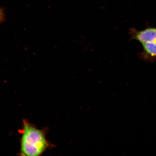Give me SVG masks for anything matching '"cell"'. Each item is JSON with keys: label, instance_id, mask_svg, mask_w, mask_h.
<instances>
[{"label": "cell", "instance_id": "obj_1", "mask_svg": "<svg viewBox=\"0 0 156 156\" xmlns=\"http://www.w3.org/2000/svg\"><path fill=\"white\" fill-rule=\"evenodd\" d=\"M48 146L43 130L38 129L27 122H24L21 140V155L40 156Z\"/></svg>", "mask_w": 156, "mask_h": 156}, {"label": "cell", "instance_id": "obj_2", "mask_svg": "<svg viewBox=\"0 0 156 156\" xmlns=\"http://www.w3.org/2000/svg\"><path fill=\"white\" fill-rule=\"evenodd\" d=\"M129 34L131 38L130 40H136L141 44L156 42V28L148 26L141 31L132 28L129 29Z\"/></svg>", "mask_w": 156, "mask_h": 156}, {"label": "cell", "instance_id": "obj_4", "mask_svg": "<svg viewBox=\"0 0 156 156\" xmlns=\"http://www.w3.org/2000/svg\"><path fill=\"white\" fill-rule=\"evenodd\" d=\"M5 15L4 14L3 11L2 10L0 9V23L3 22L4 20Z\"/></svg>", "mask_w": 156, "mask_h": 156}, {"label": "cell", "instance_id": "obj_3", "mask_svg": "<svg viewBox=\"0 0 156 156\" xmlns=\"http://www.w3.org/2000/svg\"><path fill=\"white\" fill-rule=\"evenodd\" d=\"M143 50L138 53L139 58L145 62H156V42L142 44Z\"/></svg>", "mask_w": 156, "mask_h": 156}]
</instances>
